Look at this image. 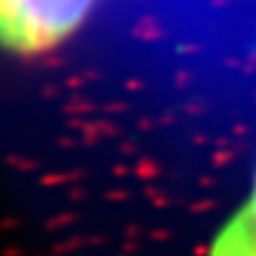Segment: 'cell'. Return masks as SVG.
I'll use <instances>...</instances> for the list:
<instances>
[{"label": "cell", "mask_w": 256, "mask_h": 256, "mask_svg": "<svg viewBox=\"0 0 256 256\" xmlns=\"http://www.w3.org/2000/svg\"><path fill=\"white\" fill-rule=\"evenodd\" d=\"M95 0H0V48L40 55L72 36Z\"/></svg>", "instance_id": "1"}, {"label": "cell", "mask_w": 256, "mask_h": 256, "mask_svg": "<svg viewBox=\"0 0 256 256\" xmlns=\"http://www.w3.org/2000/svg\"><path fill=\"white\" fill-rule=\"evenodd\" d=\"M209 256H256V178L247 202L216 235Z\"/></svg>", "instance_id": "2"}]
</instances>
